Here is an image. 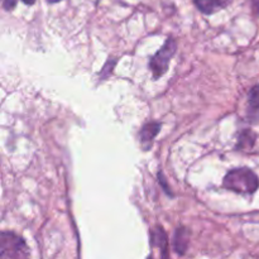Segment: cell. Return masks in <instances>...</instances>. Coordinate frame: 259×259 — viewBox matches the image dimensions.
Listing matches in <instances>:
<instances>
[{
  "label": "cell",
  "mask_w": 259,
  "mask_h": 259,
  "mask_svg": "<svg viewBox=\"0 0 259 259\" xmlns=\"http://www.w3.org/2000/svg\"><path fill=\"white\" fill-rule=\"evenodd\" d=\"M223 185L227 190L234 191L237 194L250 195L257 191L259 180L252 169L235 168L228 172Z\"/></svg>",
  "instance_id": "obj_1"
},
{
  "label": "cell",
  "mask_w": 259,
  "mask_h": 259,
  "mask_svg": "<svg viewBox=\"0 0 259 259\" xmlns=\"http://www.w3.org/2000/svg\"><path fill=\"white\" fill-rule=\"evenodd\" d=\"M28 248L24 240L14 233L3 232L0 235V257L24 258L28 257Z\"/></svg>",
  "instance_id": "obj_2"
},
{
  "label": "cell",
  "mask_w": 259,
  "mask_h": 259,
  "mask_svg": "<svg viewBox=\"0 0 259 259\" xmlns=\"http://www.w3.org/2000/svg\"><path fill=\"white\" fill-rule=\"evenodd\" d=\"M177 50V43L174 38H168L164 43L163 47L151 58V62H149V68H151L152 73H153V77L159 78L167 70H168L169 61L174 57V55L176 53Z\"/></svg>",
  "instance_id": "obj_3"
},
{
  "label": "cell",
  "mask_w": 259,
  "mask_h": 259,
  "mask_svg": "<svg viewBox=\"0 0 259 259\" xmlns=\"http://www.w3.org/2000/svg\"><path fill=\"white\" fill-rule=\"evenodd\" d=\"M159 129H161V124L157 121H151L143 125L141 131V143L146 151L151 148L154 137L159 133Z\"/></svg>",
  "instance_id": "obj_4"
},
{
  "label": "cell",
  "mask_w": 259,
  "mask_h": 259,
  "mask_svg": "<svg viewBox=\"0 0 259 259\" xmlns=\"http://www.w3.org/2000/svg\"><path fill=\"white\" fill-rule=\"evenodd\" d=\"M189 238L190 233L185 228H179L175 232L174 235V249L177 254L182 255L186 253L187 247H189Z\"/></svg>",
  "instance_id": "obj_5"
},
{
  "label": "cell",
  "mask_w": 259,
  "mask_h": 259,
  "mask_svg": "<svg viewBox=\"0 0 259 259\" xmlns=\"http://www.w3.org/2000/svg\"><path fill=\"white\" fill-rule=\"evenodd\" d=\"M248 115L250 120H259V85L254 86L248 95Z\"/></svg>",
  "instance_id": "obj_6"
},
{
  "label": "cell",
  "mask_w": 259,
  "mask_h": 259,
  "mask_svg": "<svg viewBox=\"0 0 259 259\" xmlns=\"http://www.w3.org/2000/svg\"><path fill=\"white\" fill-rule=\"evenodd\" d=\"M152 245L153 247H158L161 252L163 253V257H167V245H168V240H167V235L162 228H157L152 233Z\"/></svg>",
  "instance_id": "obj_7"
},
{
  "label": "cell",
  "mask_w": 259,
  "mask_h": 259,
  "mask_svg": "<svg viewBox=\"0 0 259 259\" xmlns=\"http://www.w3.org/2000/svg\"><path fill=\"white\" fill-rule=\"evenodd\" d=\"M194 3L197 9L204 14H211L217 10V8H220L218 0H194Z\"/></svg>",
  "instance_id": "obj_8"
},
{
  "label": "cell",
  "mask_w": 259,
  "mask_h": 259,
  "mask_svg": "<svg viewBox=\"0 0 259 259\" xmlns=\"http://www.w3.org/2000/svg\"><path fill=\"white\" fill-rule=\"evenodd\" d=\"M255 134L252 131H245L240 134L239 142H238V149H248L254 146Z\"/></svg>",
  "instance_id": "obj_9"
},
{
  "label": "cell",
  "mask_w": 259,
  "mask_h": 259,
  "mask_svg": "<svg viewBox=\"0 0 259 259\" xmlns=\"http://www.w3.org/2000/svg\"><path fill=\"white\" fill-rule=\"evenodd\" d=\"M115 63H116V60H109L108 63H106V65H105V68H104V70H103V72L100 73V76H103V78L108 77L109 73H110L111 71H113L114 65H115Z\"/></svg>",
  "instance_id": "obj_10"
},
{
  "label": "cell",
  "mask_w": 259,
  "mask_h": 259,
  "mask_svg": "<svg viewBox=\"0 0 259 259\" xmlns=\"http://www.w3.org/2000/svg\"><path fill=\"white\" fill-rule=\"evenodd\" d=\"M17 5V0H3V8L5 10H13Z\"/></svg>",
  "instance_id": "obj_11"
},
{
  "label": "cell",
  "mask_w": 259,
  "mask_h": 259,
  "mask_svg": "<svg viewBox=\"0 0 259 259\" xmlns=\"http://www.w3.org/2000/svg\"><path fill=\"white\" fill-rule=\"evenodd\" d=\"M230 2H232V0H218V3H219V7H220V8L227 7V5L229 4Z\"/></svg>",
  "instance_id": "obj_12"
},
{
  "label": "cell",
  "mask_w": 259,
  "mask_h": 259,
  "mask_svg": "<svg viewBox=\"0 0 259 259\" xmlns=\"http://www.w3.org/2000/svg\"><path fill=\"white\" fill-rule=\"evenodd\" d=\"M22 2L27 5H32V4H34L35 0H22Z\"/></svg>",
  "instance_id": "obj_13"
},
{
  "label": "cell",
  "mask_w": 259,
  "mask_h": 259,
  "mask_svg": "<svg viewBox=\"0 0 259 259\" xmlns=\"http://www.w3.org/2000/svg\"><path fill=\"white\" fill-rule=\"evenodd\" d=\"M255 5H257V9H258V12H259V0H255Z\"/></svg>",
  "instance_id": "obj_14"
},
{
  "label": "cell",
  "mask_w": 259,
  "mask_h": 259,
  "mask_svg": "<svg viewBox=\"0 0 259 259\" xmlns=\"http://www.w3.org/2000/svg\"><path fill=\"white\" fill-rule=\"evenodd\" d=\"M48 2H50V3H58V2H61V0H48Z\"/></svg>",
  "instance_id": "obj_15"
}]
</instances>
